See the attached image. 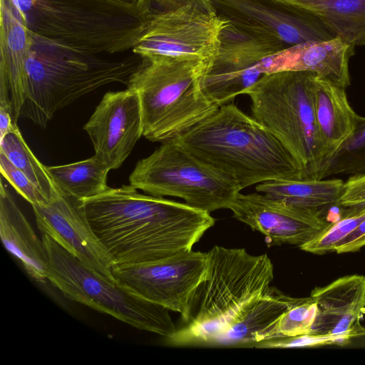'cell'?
I'll return each instance as SVG.
<instances>
[{"label":"cell","mask_w":365,"mask_h":365,"mask_svg":"<svg viewBox=\"0 0 365 365\" xmlns=\"http://www.w3.org/2000/svg\"><path fill=\"white\" fill-rule=\"evenodd\" d=\"M83 201L92 230L115 266L149 262L192 250L215 222L209 212L140 193L130 185L109 187Z\"/></svg>","instance_id":"cell-1"},{"label":"cell","mask_w":365,"mask_h":365,"mask_svg":"<svg viewBox=\"0 0 365 365\" xmlns=\"http://www.w3.org/2000/svg\"><path fill=\"white\" fill-rule=\"evenodd\" d=\"M175 140L242 190L269 180L303 178L302 168L279 140L233 103L221 106Z\"/></svg>","instance_id":"cell-2"},{"label":"cell","mask_w":365,"mask_h":365,"mask_svg":"<svg viewBox=\"0 0 365 365\" xmlns=\"http://www.w3.org/2000/svg\"><path fill=\"white\" fill-rule=\"evenodd\" d=\"M34 45L94 55L132 50L150 15L117 0H11Z\"/></svg>","instance_id":"cell-3"},{"label":"cell","mask_w":365,"mask_h":365,"mask_svg":"<svg viewBox=\"0 0 365 365\" xmlns=\"http://www.w3.org/2000/svg\"><path fill=\"white\" fill-rule=\"evenodd\" d=\"M273 264L267 254L215 246L207 252L198 308L186 325L165 339L173 346H205L242 317L271 287Z\"/></svg>","instance_id":"cell-4"},{"label":"cell","mask_w":365,"mask_h":365,"mask_svg":"<svg viewBox=\"0 0 365 365\" xmlns=\"http://www.w3.org/2000/svg\"><path fill=\"white\" fill-rule=\"evenodd\" d=\"M140 57L125 85L139 96L147 140H175L220 108L200 85L207 61L155 54Z\"/></svg>","instance_id":"cell-5"},{"label":"cell","mask_w":365,"mask_h":365,"mask_svg":"<svg viewBox=\"0 0 365 365\" xmlns=\"http://www.w3.org/2000/svg\"><path fill=\"white\" fill-rule=\"evenodd\" d=\"M317 75L284 71L263 75L246 93L252 116L271 132L302 168L303 178L321 180L333 155L317 126Z\"/></svg>","instance_id":"cell-6"},{"label":"cell","mask_w":365,"mask_h":365,"mask_svg":"<svg viewBox=\"0 0 365 365\" xmlns=\"http://www.w3.org/2000/svg\"><path fill=\"white\" fill-rule=\"evenodd\" d=\"M140 57L102 55L34 45L21 115L45 128L55 113L78 98L113 83L126 84Z\"/></svg>","instance_id":"cell-7"},{"label":"cell","mask_w":365,"mask_h":365,"mask_svg":"<svg viewBox=\"0 0 365 365\" xmlns=\"http://www.w3.org/2000/svg\"><path fill=\"white\" fill-rule=\"evenodd\" d=\"M41 239L48 257L47 279L66 298L165 339L175 333L168 309L91 269L48 235L42 234Z\"/></svg>","instance_id":"cell-8"},{"label":"cell","mask_w":365,"mask_h":365,"mask_svg":"<svg viewBox=\"0 0 365 365\" xmlns=\"http://www.w3.org/2000/svg\"><path fill=\"white\" fill-rule=\"evenodd\" d=\"M129 182L145 194L180 197L209 213L228 209L242 190L237 182L195 158L175 140L162 143L140 160Z\"/></svg>","instance_id":"cell-9"},{"label":"cell","mask_w":365,"mask_h":365,"mask_svg":"<svg viewBox=\"0 0 365 365\" xmlns=\"http://www.w3.org/2000/svg\"><path fill=\"white\" fill-rule=\"evenodd\" d=\"M207 266V252L190 250L149 262L115 266L113 277L140 297L178 312L187 322Z\"/></svg>","instance_id":"cell-10"},{"label":"cell","mask_w":365,"mask_h":365,"mask_svg":"<svg viewBox=\"0 0 365 365\" xmlns=\"http://www.w3.org/2000/svg\"><path fill=\"white\" fill-rule=\"evenodd\" d=\"M286 46L262 33L228 23L222 29L218 51L200 77L205 94L218 106L245 93L263 76L266 56Z\"/></svg>","instance_id":"cell-11"},{"label":"cell","mask_w":365,"mask_h":365,"mask_svg":"<svg viewBox=\"0 0 365 365\" xmlns=\"http://www.w3.org/2000/svg\"><path fill=\"white\" fill-rule=\"evenodd\" d=\"M228 20L194 5L153 12L132 49L134 54L198 58L208 63L216 56L220 34Z\"/></svg>","instance_id":"cell-12"},{"label":"cell","mask_w":365,"mask_h":365,"mask_svg":"<svg viewBox=\"0 0 365 365\" xmlns=\"http://www.w3.org/2000/svg\"><path fill=\"white\" fill-rule=\"evenodd\" d=\"M215 11L238 26L262 33L286 48L337 37L315 14L278 0H211Z\"/></svg>","instance_id":"cell-13"},{"label":"cell","mask_w":365,"mask_h":365,"mask_svg":"<svg viewBox=\"0 0 365 365\" xmlns=\"http://www.w3.org/2000/svg\"><path fill=\"white\" fill-rule=\"evenodd\" d=\"M58 190L47 203L31 205L37 227L84 264L114 279L115 262L92 230L83 200Z\"/></svg>","instance_id":"cell-14"},{"label":"cell","mask_w":365,"mask_h":365,"mask_svg":"<svg viewBox=\"0 0 365 365\" xmlns=\"http://www.w3.org/2000/svg\"><path fill=\"white\" fill-rule=\"evenodd\" d=\"M98 159L110 170L119 168L143 135L138 93L127 88L105 93L83 126Z\"/></svg>","instance_id":"cell-15"},{"label":"cell","mask_w":365,"mask_h":365,"mask_svg":"<svg viewBox=\"0 0 365 365\" xmlns=\"http://www.w3.org/2000/svg\"><path fill=\"white\" fill-rule=\"evenodd\" d=\"M228 209L237 220L264 235L271 245L300 247L330 224L321 211L289 207L257 192L238 193Z\"/></svg>","instance_id":"cell-16"},{"label":"cell","mask_w":365,"mask_h":365,"mask_svg":"<svg viewBox=\"0 0 365 365\" xmlns=\"http://www.w3.org/2000/svg\"><path fill=\"white\" fill-rule=\"evenodd\" d=\"M354 48V46L338 36L307 41L266 56L259 68L263 75L284 71H311L345 89L350 85L349 61Z\"/></svg>","instance_id":"cell-17"},{"label":"cell","mask_w":365,"mask_h":365,"mask_svg":"<svg viewBox=\"0 0 365 365\" xmlns=\"http://www.w3.org/2000/svg\"><path fill=\"white\" fill-rule=\"evenodd\" d=\"M317 304V314L311 333L365 335L361 320L365 314V276L346 275L324 287L314 288L310 294Z\"/></svg>","instance_id":"cell-18"},{"label":"cell","mask_w":365,"mask_h":365,"mask_svg":"<svg viewBox=\"0 0 365 365\" xmlns=\"http://www.w3.org/2000/svg\"><path fill=\"white\" fill-rule=\"evenodd\" d=\"M34 45L30 30L11 0L0 4V78L9 88L13 123L17 124L25 101L26 65Z\"/></svg>","instance_id":"cell-19"},{"label":"cell","mask_w":365,"mask_h":365,"mask_svg":"<svg viewBox=\"0 0 365 365\" xmlns=\"http://www.w3.org/2000/svg\"><path fill=\"white\" fill-rule=\"evenodd\" d=\"M0 236L6 250L36 282L47 279L48 257L42 239L35 233L7 187L1 182Z\"/></svg>","instance_id":"cell-20"},{"label":"cell","mask_w":365,"mask_h":365,"mask_svg":"<svg viewBox=\"0 0 365 365\" xmlns=\"http://www.w3.org/2000/svg\"><path fill=\"white\" fill-rule=\"evenodd\" d=\"M302 299L287 296L271 286L242 317L211 339L206 346L254 347L277 338L281 317Z\"/></svg>","instance_id":"cell-21"},{"label":"cell","mask_w":365,"mask_h":365,"mask_svg":"<svg viewBox=\"0 0 365 365\" xmlns=\"http://www.w3.org/2000/svg\"><path fill=\"white\" fill-rule=\"evenodd\" d=\"M314 96L317 126L334 156L352 136L357 114L351 107L344 88L317 76L314 81Z\"/></svg>","instance_id":"cell-22"},{"label":"cell","mask_w":365,"mask_h":365,"mask_svg":"<svg viewBox=\"0 0 365 365\" xmlns=\"http://www.w3.org/2000/svg\"><path fill=\"white\" fill-rule=\"evenodd\" d=\"M344 182L341 179H279L257 184V192L289 207L315 210L339 205Z\"/></svg>","instance_id":"cell-23"},{"label":"cell","mask_w":365,"mask_h":365,"mask_svg":"<svg viewBox=\"0 0 365 365\" xmlns=\"http://www.w3.org/2000/svg\"><path fill=\"white\" fill-rule=\"evenodd\" d=\"M318 16L336 36L365 45V0H278Z\"/></svg>","instance_id":"cell-24"},{"label":"cell","mask_w":365,"mask_h":365,"mask_svg":"<svg viewBox=\"0 0 365 365\" xmlns=\"http://www.w3.org/2000/svg\"><path fill=\"white\" fill-rule=\"evenodd\" d=\"M46 169L58 190L81 200L93 197L109 188L107 177L110 169L96 155Z\"/></svg>","instance_id":"cell-25"},{"label":"cell","mask_w":365,"mask_h":365,"mask_svg":"<svg viewBox=\"0 0 365 365\" xmlns=\"http://www.w3.org/2000/svg\"><path fill=\"white\" fill-rule=\"evenodd\" d=\"M0 151L27 175L48 201L58 195V190L46 166L43 165L31 150L16 123H14L0 138Z\"/></svg>","instance_id":"cell-26"},{"label":"cell","mask_w":365,"mask_h":365,"mask_svg":"<svg viewBox=\"0 0 365 365\" xmlns=\"http://www.w3.org/2000/svg\"><path fill=\"white\" fill-rule=\"evenodd\" d=\"M365 174V117L356 115L352 136L335 153L323 178L338 175Z\"/></svg>","instance_id":"cell-27"},{"label":"cell","mask_w":365,"mask_h":365,"mask_svg":"<svg viewBox=\"0 0 365 365\" xmlns=\"http://www.w3.org/2000/svg\"><path fill=\"white\" fill-rule=\"evenodd\" d=\"M351 211L345 216L330 224L310 241L300 246L305 252L324 255L335 252L336 245L365 218V206L351 207Z\"/></svg>","instance_id":"cell-28"},{"label":"cell","mask_w":365,"mask_h":365,"mask_svg":"<svg viewBox=\"0 0 365 365\" xmlns=\"http://www.w3.org/2000/svg\"><path fill=\"white\" fill-rule=\"evenodd\" d=\"M317 314V306L311 297L302 298L281 317L277 327V337L311 333Z\"/></svg>","instance_id":"cell-29"},{"label":"cell","mask_w":365,"mask_h":365,"mask_svg":"<svg viewBox=\"0 0 365 365\" xmlns=\"http://www.w3.org/2000/svg\"><path fill=\"white\" fill-rule=\"evenodd\" d=\"M353 339L351 335L306 334L294 336L277 337L260 342L256 348H304L323 345L344 346Z\"/></svg>","instance_id":"cell-30"},{"label":"cell","mask_w":365,"mask_h":365,"mask_svg":"<svg viewBox=\"0 0 365 365\" xmlns=\"http://www.w3.org/2000/svg\"><path fill=\"white\" fill-rule=\"evenodd\" d=\"M0 170L1 175L31 205L45 204L48 202L47 197L37 188L27 175L16 168L1 151Z\"/></svg>","instance_id":"cell-31"},{"label":"cell","mask_w":365,"mask_h":365,"mask_svg":"<svg viewBox=\"0 0 365 365\" xmlns=\"http://www.w3.org/2000/svg\"><path fill=\"white\" fill-rule=\"evenodd\" d=\"M194 5L207 13L216 12L211 0H138L139 8L148 12H166L187 5Z\"/></svg>","instance_id":"cell-32"},{"label":"cell","mask_w":365,"mask_h":365,"mask_svg":"<svg viewBox=\"0 0 365 365\" xmlns=\"http://www.w3.org/2000/svg\"><path fill=\"white\" fill-rule=\"evenodd\" d=\"M339 205L348 208L365 206V174L348 178L344 184Z\"/></svg>","instance_id":"cell-33"},{"label":"cell","mask_w":365,"mask_h":365,"mask_svg":"<svg viewBox=\"0 0 365 365\" xmlns=\"http://www.w3.org/2000/svg\"><path fill=\"white\" fill-rule=\"evenodd\" d=\"M13 110L11 95L6 82L0 78V138L11 128Z\"/></svg>","instance_id":"cell-34"},{"label":"cell","mask_w":365,"mask_h":365,"mask_svg":"<svg viewBox=\"0 0 365 365\" xmlns=\"http://www.w3.org/2000/svg\"><path fill=\"white\" fill-rule=\"evenodd\" d=\"M365 246V218L346 238L336 247L335 252L339 254L354 252Z\"/></svg>","instance_id":"cell-35"},{"label":"cell","mask_w":365,"mask_h":365,"mask_svg":"<svg viewBox=\"0 0 365 365\" xmlns=\"http://www.w3.org/2000/svg\"><path fill=\"white\" fill-rule=\"evenodd\" d=\"M117 1L125 3V4H136L137 5L138 0H117Z\"/></svg>","instance_id":"cell-36"}]
</instances>
